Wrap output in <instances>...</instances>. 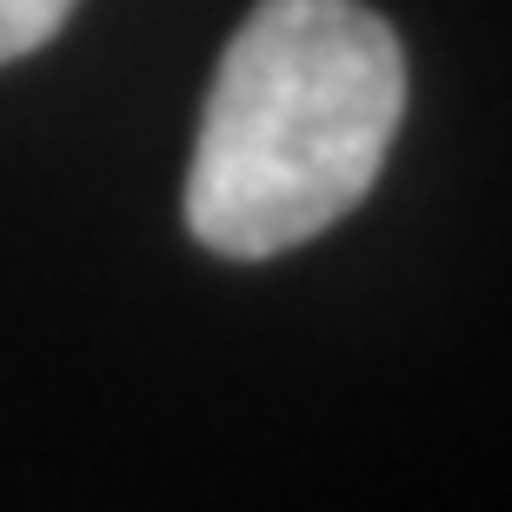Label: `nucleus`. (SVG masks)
<instances>
[{
    "label": "nucleus",
    "mask_w": 512,
    "mask_h": 512,
    "mask_svg": "<svg viewBox=\"0 0 512 512\" xmlns=\"http://www.w3.org/2000/svg\"><path fill=\"white\" fill-rule=\"evenodd\" d=\"M406 114L399 34L360 0H260L220 54L187 167V233L273 260L360 207Z\"/></svg>",
    "instance_id": "f257e3e1"
},
{
    "label": "nucleus",
    "mask_w": 512,
    "mask_h": 512,
    "mask_svg": "<svg viewBox=\"0 0 512 512\" xmlns=\"http://www.w3.org/2000/svg\"><path fill=\"white\" fill-rule=\"evenodd\" d=\"M74 7L80 0H0V67L7 60H27L34 47H47L67 27Z\"/></svg>",
    "instance_id": "f03ea898"
}]
</instances>
